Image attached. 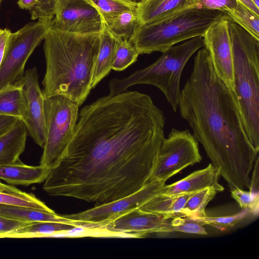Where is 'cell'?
Masks as SVG:
<instances>
[{
	"label": "cell",
	"instance_id": "cell-1",
	"mask_svg": "<svg viewBox=\"0 0 259 259\" xmlns=\"http://www.w3.org/2000/svg\"><path fill=\"white\" fill-rule=\"evenodd\" d=\"M165 117L148 95L103 97L78 113L73 136L43 189L97 204L130 195L150 182Z\"/></svg>",
	"mask_w": 259,
	"mask_h": 259
},
{
	"label": "cell",
	"instance_id": "cell-2",
	"mask_svg": "<svg viewBox=\"0 0 259 259\" xmlns=\"http://www.w3.org/2000/svg\"><path fill=\"white\" fill-rule=\"evenodd\" d=\"M178 107L230 189H249L258 152L247 136L233 92L217 75L205 47L194 58Z\"/></svg>",
	"mask_w": 259,
	"mask_h": 259
},
{
	"label": "cell",
	"instance_id": "cell-3",
	"mask_svg": "<svg viewBox=\"0 0 259 259\" xmlns=\"http://www.w3.org/2000/svg\"><path fill=\"white\" fill-rule=\"evenodd\" d=\"M65 32L50 25L44 38V97L63 95L81 105L91 90L100 33Z\"/></svg>",
	"mask_w": 259,
	"mask_h": 259
},
{
	"label": "cell",
	"instance_id": "cell-4",
	"mask_svg": "<svg viewBox=\"0 0 259 259\" xmlns=\"http://www.w3.org/2000/svg\"><path fill=\"white\" fill-rule=\"evenodd\" d=\"M235 97L247 136L259 152V39L229 20Z\"/></svg>",
	"mask_w": 259,
	"mask_h": 259
},
{
	"label": "cell",
	"instance_id": "cell-5",
	"mask_svg": "<svg viewBox=\"0 0 259 259\" xmlns=\"http://www.w3.org/2000/svg\"><path fill=\"white\" fill-rule=\"evenodd\" d=\"M230 20L226 13L193 7L163 19L139 25L128 39L140 54L164 52L178 43L204 34L214 23Z\"/></svg>",
	"mask_w": 259,
	"mask_h": 259
},
{
	"label": "cell",
	"instance_id": "cell-6",
	"mask_svg": "<svg viewBox=\"0 0 259 259\" xmlns=\"http://www.w3.org/2000/svg\"><path fill=\"white\" fill-rule=\"evenodd\" d=\"M204 46L203 36H200L170 47L149 66L127 77L111 79L109 83V95L123 93L135 84L152 85L162 91L173 110L176 112L183 70L191 56Z\"/></svg>",
	"mask_w": 259,
	"mask_h": 259
},
{
	"label": "cell",
	"instance_id": "cell-7",
	"mask_svg": "<svg viewBox=\"0 0 259 259\" xmlns=\"http://www.w3.org/2000/svg\"><path fill=\"white\" fill-rule=\"evenodd\" d=\"M44 98L46 136L40 165L50 171L58 165L71 141L80 105L63 95Z\"/></svg>",
	"mask_w": 259,
	"mask_h": 259
},
{
	"label": "cell",
	"instance_id": "cell-8",
	"mask_svg": "<svg viewBox=\"0 0 259 259\" xmlns=\"http://www.w3.org/2000/svg\"><path fill=\"white\" fill-rule=\"evenodd\" d=\"M50 22H30L11 32L0 66V89L22 79L26 63L44 39Z\"/></svg>",
	"mask_w": 259,
	"mask_h": 259
},
{
	"label": "cell",
	"instance_id": "cell-9",
	"mask_svg": "<svg viewBox=\"0 0 259 259\" xmlns=\"http://www.w3.org/2000/svg\"><path fill=\"white\" fill-rule=\"evenodd\" d=\"M201 158L198 142L189 130L172 128L161 144L150 181L165 182L185 168L200 162Z\"/></svg>",
	"mask_w": 259,
	"mask_h": 259
},
{
	"label": "cell",
	"instance_id": "cell-10",
	"mask_svg": "<svg viewBox=\"0 0 259 259\" xmlns=\"http://www.w3.org/2000/svg\"><path fill=\"white\" fill-rule=\"evenodd\" d=\"M165 182L152 181L137 191L121 198L103 204L77 213L63 215L74 220L78 227L103 230L121 215L140 208L154 196L160 194Z\"/></svg>",
	"mask_w": 259,
	"mask_h": 259
},
{
	"label": "cell",
	"instance_id": "cell-11",
	"mask_svg": "<svg viewBox=\"0 0 259 259\" xmlns=\"http://www.w3.org/2000/svg\"><path fill=\"white\" fill-rule=\"evenodd\" d=\"M51 25L69 33H101L104 26L97 10L86 0H57Z\"/></svg>",
	"mask_w": 259,
	"mask_h": 259
},
{
	"label": "cell",
	"instance_id": "cell-12",
	"mask_svg": "<svg viewBox=\"0 0 259 259\" xmlns=\"http://www.w3.org/2000/svg\"><path fill=\"white\" fill-rule=\"evenodd\" d=\"M20 82L26 105L25 114L21 120L34 142L43 148L46 136L45 98L36 68L27 70Z\"/></svg>",
	"mask_w": 259,
	"mask_h": 259
},
{
	"label": "cell",
	"instance_id": "cell-13",
	"mask_svg": "<svg viewBox=\"0 0 259 259\" xmlns=\"http://www.w3.org/2000/svg\"><path fill=\"white\" fill-rule=\"evenodd\" d=\"M227 19L213 24L203 35L204 47L207 50L217 75L232 91L234 82L232 48Z\"/></svg>",
	"mask_w": 259,
	"mask_h": 259
},
{
	"label": "cell",
	"instance_id": "cell-14",
	"mask_svg": "<svg viewBox=\"0 0 259 259\" xmlns=\"http://www.w3.org/2000/svg\"><path fill=\"white\" fill-rule=\"evenodd\" d=\"M170 219L139 208L118 217L103 230L115 234L143 237L154 233L169 232Z\"/></svg>",
	"mask_w": 259,
	"mask_h": 259
},
{
	"label": "cell",
	"instance_id": "cell-15",
	"mask_svg": "<svg viewBox=\"0 0 259 259\" xmlns=\"http://www.w3.org/2000/svg\"><path fill=\"white\" fill-rule=\"evenodd\" d=\"M220 170L211 163L204 168L196 170L170 185H165L160 194L175 196L197 192L208 187L216 189L219 192L224 188L219 184Z\"/></svg>",
	"mask_w": 259,
	"mask_h": 259
},
{
	"label": "cell",
	"instance_id": "cell-16",
	"mask_svg": "<svg viewBox=\"0 0 259 259\" xmlns=\"http://www.w3.org/2000/svg\"><path fill=\"white\" fill-rule=\"evenodd\" d=\"M195 6V0H143L138 3L137 12L140 25H144Z\"/></svg>",
	"mask_w": 259,
	"mask_h": 259
},
{
	"label": "cell",
	"instance_id": "cell-17",
	"mask_svg": "<svg viewBox=\"0 0 259 259\" xmlns=\"http://www.w3.org/2000/svg\"><path fill=\"white\" fill-rule=\"evenodd\" d=\"M27 131L21 120H18L8 131L0 136V166L20 161L25 150Z\"/></svg>",
	"mask_w": 259,
	"mask_h": 259
},
{
	"label": "cell",
	"instance_id": "cell-18",
	"mask_svg": "<svg viewBox=\"0 0 259 259\" xmlns=\"http://www.w3.org/2000/svg\"><path fill=\"white\" fill-rule=\"evenodd\" d=\"M50 171L40 164L28 165L20 161L0 166V179L12 185L27 186L45 181Z\"/></svg>",
	"mask_w": 259,
	"mask_h": 259
},
{
	"label": "cell",
	"instance_id": "cell-19",
	"mask_svg": "<svg viewBox=\"0 0 259 259\" xmlns=\"http://www.w3.org/2000/svg\"><path fill=\"white\" fill-rule=\"evenodd\" d=\"M119 38L115 37L104 23L93 70L91 86L94 88L112 68L116 47Z\"/></svg>",
	"mask_w": 259,
	"mask_h": 259
},
{
	"label": "cell",
	"instance_id": "cell-20",
	"mask_svg": "<svg viewBox=\"0 0 259 259\" xmlns=\"http://www.w3.org/2000/svg\"><path fill=\"white\" fill-rule=\"evenodd\" d=\"M77 227L71 223L59 222L30 223L8 233L0 234V238H31L48 237L68 232Z\"/></svg>",
	"mask_w": 259,
	"mask_h": 259
},
{
	"label": "cell",
	"instance_id": "cell-21",
	"mask_svg": "<svg viewBox=\"0 0 259 259\" xmlns=\"http://www.w3.org/2000/svg\"><path fill=\"white\" fill-rule=\"evenodd\" d=\"M0 215L26 223L59 222L73 224L78 227L75 221L59 215L55 212L23 206L0 204Z\"/></svg>",
	"mask_w": 259,
	"mask_h": 259
},
{
	"label": "cell",
	"instance_id": "cell-22",
	"mask_svg": "<svg viewBox=\"0 0 259 259\" xmlns=\"http://www.w3.org/2000/svg\"><path fill=\"white\" fill-rule=\"evenodd\" d=\"M194 193L175 196L158 194L147 201L140 208L169 219L180 217L181 211L187 199Z\"/></svg>",
	"mask_w": 259,
	"mask_h": 259
},
{
	"label": "cell",
	"instance_id": "cell-23",
	"mask_svg": "<svg viewBox=\"0 0 259 259\" xmlns=\"http://www.w3.org/2000/svg\"><path fill=\"white\" fill-rule=\"evenodd\" d=\"M20 80L0 89V115L23 118L26 105Z\"/></svg>",
	"mask_w": 259,
	"mask_h": 259
},
{
	"label": "cell",
	"instance_id": "cell-24",
	"mask_svg": "<svg viewBox=\"0 0 259 259\" xmlns=\"http://www.w3.org/2000/svg\"><path fill=\"white\" fill-rule=\"evenodd\" d=\"M100 14L106 25L121 13L137 10L138 3L131 0H86Z\"/></svg>",
	"mask_w": 259,
	"mask_h": 259
},
{
	"label": "cell",
	"instance_id": "cell-25",
	"mask_svg": "<svg viewBox=\"0 0 259 259\" xmlns=\"http://www.w3.org/2000/svg\"><path fill=\"white\" fill-rule=\"evenodd\" d=\"M218 191L208 187L194 193L187 200L180 213V217H202L206 215L205 208Z\"/></svg>",
	"mask_w": 259,
	"mask_h": 259
},
{
	"label": "cell",
	"instance_id": "cell-26",
	"mask_svg": "<svg viewBox=\"0 0 259 259\" xmlns=\"http://www.w3.org/2000/svg\"><path fill=\"white\" fill-rule=\"evenodd\" d=\"M231 21L238 24L259 39V15L237 0L236 6L225 12Z\"/></svg>",
	"mask_w": 259,
	"mask_h": 259
},
{
	"label": "cell",
	"instance_id": "cell-27",
	"mask_svg": "<svg viewBox=\"0 0 259 259\" xmlns=\"http://www.w3.org/2000/svg\"><path fill=\"white\" fill-rule=\"evenodd\" d=\"M140 25L137 10L123 12L106 25L115 37L128 40Z\"/></svg>",
	"mask_w": 259,
	"mask_h": 259
},
{
	"label": "cell",
	"instance_id": "cell-28",
	"mask_svg": "<svg viewBox=\"0 0 259 259\" xmlns=\"http://www.w3.org/2000/svg\"><path fill=\"white\" fill-rule=\"evenodd\" d=\"M57 0H19L18 6L29 11L31 19L50 22L55 16Z\"/></svg>",
	"mask_w": 259,
	"mask_h": 259
},
{
	"label": "cell",
	"instance_id": "cell-29",
	"mask_svg": "<svg viewBox=\"0 0 259 259\" xmlns=\"http://www.w3.org/2000/svg\"><path fill=\"white\" fill-rule=\"evenodd\" d=\"M139 53L127 39L119 38L116 47L112 69L122 71L136 62Z\"/></svg>",
	"mask_w": 259,
	"mask_h": 259
},
{
	"label": "cell",
	"instance_id": "cell-30",
	"mask_svg": "<svg viewBox=\"0 0 259 259\" xmlns=\"http://www.w3.org/2000/svg\"><path fill=\"white\" fill-rule=\"evenodd\" d=\"M0 204L23 206L50 212H55L34 194L23 191L18 193L0 192Z\"/></svg>",
	"mask_w": 259,
	"mask_h": 259
},
{
	"label": "cell",
	"instance_id": "cell-31",
	"mask_svg": "<svg viewBox=\"0 0 259 259\" xmlns=\"http://www.w3.org/2000/svg\"><path fill=\"white\" fill-rule=\"evenodd\" d=\"M242 212L230 216L194 217L191 218L203 225H210L218 229L224 230L231 228L242 221L248 212L246 210Z\"/></svg>",
	"mask_w": 259,
	"mask_h": 259
},
{
	"label": "cell",
	"instance_id": "cell-32",
	"mask_svg": "<svg viewBox=\"0 0 259 259\" xmlns=\"http://www.w3.org/2000/svg\"><path fill=\"white\" fill-rule=\"evenodd\" d=\"M232 198L243 210L257 214L259 206L258 193H253L240 189L231 190Z\"/></svg>",
	"mask_w": 259,
	"mask_h": 259
},
{
	"label": "cell",
	"instance_id": "cell-33",
	"mask_svg": "<svg viewBox=\"0 0 259 259\" xmlns=\"http://www.w3.org/2000/svg\"><path fill=\"white\" fill-rule=\"evenodd\" d=\"M169 232H180L189 234L207 235L204 225L188 217H177L170 219Z\"/></svg>",
	"mask_w": 259,
	"mask_h": 259
},
{
	"label": "cell",
	"instance_id": "cell-34",
	"mask_svg": "<svg viewBox=\"0 0 259 259\" xmlns=\"http://www.w3.org/2000/svg\"><path fill=\"white\" fill-rule=\"evenodd\" d=\"M197 7L207 9L219 10L226 12L234 8L237 0H195ZM226 13V12H225Z\"/></svg>",
	"mask_w": 259,
	"mask_h": 259
},
{
	"label": "cell",
	"instance_id": "cell-35",
	"mask_svg": "<svg viewBox=\"0 0 259 259\" xmlns=\"http://www.w3.org/2000/svg\"><path fill=\"white\" fill-rule=\"evenodd\" d=\"M27 224L0 215V234L10 232Z\"/></svg>",
	"mask_w": 259,
	"mask_h": 259
},
{
	"label": "cell",
	"instance_id": "cell-36",
	"mask_svg": "<svg viewBox=\"0 0 259 259\" xmlns=\"http://www.w3.org/2000/svg\"><path fill=\"white\" fill-rule=\"evenodd\" d=\"M252 176L250 177L249 190L253 193H258L259 178V157L257 156L252 168Z\"/></svg>",
	"mask_w": 259,
	"mask_h": 259
},
{
	"label": "cell",
	"instance_id": "cell-37",
	"mask_svg": "<svg viewBox=\"0 0 259 259\" xmlns=\"http://www.w3.org/2000/svg\"><path fill=\"white\" fill-rule=\"evenodd\" d=\"M11 32L9 29L7 28L0 29V66Z\"/></svg>",
	"mask_w": 259,
	"mask_h": 259
},
{
	"label": "cell",
	"instance_id": "cell-38",
	"mask_svg": "<svg viewBox=\"0 0 259 259\" xmlns=\"http://www.w3.org/2000/svg\"><path fill=\"white\" fill-rule=\"evenodd\" d=\"M19 119L13 116L0 115V136L10 129Z\"/></svg>",
	"mask_w": 259,
	"mask_h": 259
},
{
	"label": "cell",
	"instance_id": "cell-39",
	"mask_svg": "<svg viewBox=\"0 0 259 259\" xmlns=\"http://www.w3.org/2000/svg\"><path fill=\"white\" fill-rule=\"evenodd\" d=\"M0 192L9 193H18L21 190L12 186L8 185L0 182Z\"/></svg>",
	"mask_w": 259,
	"mask_h": 259
},
{
	"label": "cell",
	"instance_id": "cell-40",
	"mask_svg": "<svg viewBox=\"0 0 259 259\" xmlns=\"http://www.w3.org/2000/svg\"><path fill=\"white\" fill-rule=\"evenodd\" d=\"M242 4L244 5L248 8L250 9L256 15H259V8H257L256 6L252 3L251 0H238Z\"/></svg>",
	"mask_w": 259,
	"mask_h": 259
},
{
	"label": "cell",
	"instance_id": "cell-41",
	"mask_svg": "<svg viewBox=\"0 0 259 259\" xmlns=\"http://www.w3.org/2000/svg\"><path fill=\"white\" fill-rule=\"evenodd\" d=\"M252 3L256 6V7L259 8V0H251Z\"/></svg>",
	"mask_w": 259,
	"mask_h": 259
},
{
	"label": "cell",
	"instance_id": "cell-42",
	"mask_svg": "<svg viewBox=\"0 0 259 259\" xmlns=\"http://www.w3.org/2000/svg\"><path fill=\"white\" fill-rule=\"evenodd\" d=\"M131 1H132L133 2H134L139 3V2L143 1V0H131Z\"/></svg>",
	"mask_w": 259,
	"mask_h": 259
},
{
	"label": "cell",
	"instance_id": "cell-43",
	"mask_svg": "<svg viewBox=\"0 0 259 259\" xmlns=\"http://www.w3.org/2000/svg\"><path fill=\"white\" fill-rule=\"evenodd\" d=\"M1 1H2V0H0V4H1Z\"/></svg>",
	"mask_w": 259,
	"mask_h": 259
}]
</instances>
